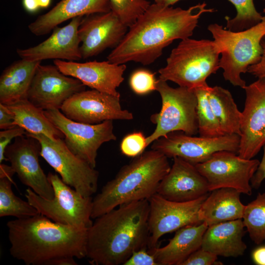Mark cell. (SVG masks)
Segmentation results:
<instances>
[{
    "instance_id": "obj_24",
    "label": "cell",
    "mask_w": 265,
    "mask_h": 265,
    "mask_svg": "<svg viewBox=\"0 0 265 265\" xmlns=\"http://www.w3.org/2000/svg\"><path fill=\"white\" fill-rule=\"evenodd\" d=\"M244 228L242 219L208 226L203 235L201 248L217 256H242L247 248L242 240Z\"/></svg>"
},
{
    "instance_id": "obj_8",
    "label": "cell",
    "mask_w": 265,
    "mask_h": 265,
    "mask_svg": "<svg viewBox=\"0 0 265 265\" xmlns=\"http://www.w3.org/2000/svg\"><path fill=\"white\" fill-rule=\"evenodd\" d=\"M47 176L53 189V198H44L29 187L26 189L27 201L39 213L55 222L88 230L93 223L92 197L82 196L56 174L49 172Z\"/></svg>"
},
{
    "instance_id": "obj_29",
    "label": "cell",
    "mask_w": 265,
    "mask_h": 265,
    "mask_svg": "<svg viewBox=\"0 0 265 265\" xmlns=\"http://www.w3.org/2000/svg\"><path fill=\"white\" fill-rule=\"evenodd\" d=\"M12 184V176L0 177V217L23 218L39 214L27 201H25L14 194Z\"/></svg>"
},
{
    "instance_id": "obj_3",
    "label": "cell",
    "mask_w": 265,
    "mask_h": 265,
    "mask_svg": "<svg viewBox=\"0 0 265 265\" xmlns=\"http://www.w3.org/2000/svg\"><path fill=\"white\" fill-rule=\"evenodd\" d=\"M10 253L27 265H50L63 257H86L88 230L52 221L39 213L7 223Z\"/></svg>"
},
{
    "instance_id": "obj_28",
    "label": "cell",
    "mask_w": 265,
    "mask_h": 265,
    "mask_svg": "<svg viewBox=\"0 0 265 265\" xmlns=\"http://www.w3.org/2000/svg\"><path fill=\"white\" fill-rule=\"evenodd\" d=\"M208 98L224 132L240 136L241 112L238 109L230 92L219 86H209Z\"/></svg>"
},
{
    "instance_id": "obj_33",
    "label": "cell",
    "mask_w": 265,
    "mask_h": 265,
    "mask_svg": "<svg viewBox=\"0 0 265 265\" xmlns=\"http://www.w3.org/2000/svg\"><path fill=\"white\" fill-rule=\"evenodd\" d=\"M110 3L111 11L128 27L151 4L147 0H110Z\"/></svg>"
},
{
    "instance_id": "obj_17",
    "label": "cell",
    "mask_w": 265,
    "mask_h": 265,
    "mask_svg": "<svg viewBox=\"0 0 265 265\" xmlns=\"http://www.w3.org/2000/svg\"><path fill=\"white\" fill-rule=\"evenodd\" d=\"M238 155L252 159L265 144V78L246 85Z\"/></svg>"
},
{
    "instance_id": "obj_6",
    "label": "cell",
    "mask_w": 265,
    "mask_h": 265,
    "mask_svg": "<svg viewBox=\"0 0 265 265\" xmlns=\"http://www.w3.org/2000/svg\"><path fill=\"white\" fill-rule=\"evenodd\" d=\"M263 12L260 23L242 31H230L216 23L208 26L221 54L219 67L223 69V77L234 86L244 89L246 84L241 74L261 59V42L265 35V8Z\"/></svg>"
},
{
    "instance_id": "obj_41",
    "label": "cell",
    "mask_w": 265,
    "mask_h": 265,
    "mask_svg": "<svg viewBox=\"0 0 265 265\" xmlns=\"http://www.w3.org/2000/svg\"><path fill=\"white\" fill-rule=\"evenodd\" d=\"M264 154L261 161L260 162L258 168L251 180L252 187L258 189L265 179V144L263 146Z\"/></svg>"
},
{
    "instance_id": "obj_16",
    "label": "cell",
    "mask_w": 265,
    "mask_h": 265,
    "mask_svg": "<svg viewBox=\"0 0 265 265\" xmlns=\"http://www.w3.org/2000/svg\"><path fill=\"white\" fill-rule=\"evenodd\" d=\"M40 151L39 141L25 134L15 138L6 148L4 156L24 185L41 197L51 200L54 191L40 165Z\"/></svg>"
},
{
    "instance_id": "obj_12",
    "label": "cell",
    "mask_w": 265,
    "mask_h": 265,
    "mask_svg": "<svg viewBox=\"0 0 265 265\" xmlns=\"http://www.w3.org/2000/svg\"><path fill=\"white\" fill-rule=\"evenodd\" d=\"M239 143L240 136L236 134L206 137L174 132L154 141L151 148L168 158L179 157L195 165L207 161L218 151L238 154Z\"/></svg>"
},
{
    "instance_id": "obj_23",
    "label": "cell",
    "mask_w": 265,
    "mask_h": 265,
    "mask_svg": "<svg viewBox=\"0 0 265 265\" xmlns=\"http://www.w3.org/2000/svg\"><path fill=\"white\" fill-rule=\"evenodd\" d=\"M208 227L205 222L182 227L176 231L166 245L156 246L148 251L159 265H182L192 253L201 247Z\"/></svg>"
},
{
    "instance_id": "obj_39",
    "label": "cell",
    "mask_w": 265,
    "mask_h": 265,
    "mask_svg": "<svg viewBox=\"0 0 265 265\" xmlns=\"http://www.w3.org/2000/svg\"><path fill=\"white\" fill-rule=\"evenodd\" d=\"M263 49L262 55L260 61L250 66L247 72L259 78H265V35L261 42Z\"/></svg>"
},
{
    "instance_id": "obj_37",
    "label": "cell",
    "mask_w": 265,
    "mask_h": 265,
    "mask_svg": "<svg viewBox=\"0 0 265 265\" xmlns=\"http://www.w3.org/2000/svg\"><path fill=\"white\" fill-rule=\"evenodd\" d=\"M26 132L23 128L15 126L10 129L2 130L0 132V163L7 160L4 153L7 147L13 138L25 135Z\"/></svg>"
},
{
    "instance_id": "obj_46",
    "label": "cell",
    "mask_w": 265,
    "mask_h": 265,
    "mask_svg": "<svg viewBox=\"0 0 265 265\" xmlns=\"http://www.w3.org/2000/svg\"><path fill=\"white\" fill-rule=\"evenodd\" d=\"M180 0H164L163 4L167 6H172Z\"/></svg>"
},
{
    "instance_id": "obj_1",
    "label": "cell",
    "mask_w": 265,
    "mask_h": 265,
    "mask_svg": "<svg viewBox=\"0 0 265 265\" xmlns=\"http://www.w3.org/2000/svg\"><path fill=\"white\" fill-rule=\"evenodd\" d=\"M205 2L187 9L154 3L130 26L120 44L107 60L117 64L133 61L148 65L175 40L189 38L205 13L213 12Z\"/></svg>"
},
{
    "instance_id": "obj_11",
    "label": "cell",
    "mask_w": 265,
    "mask_h": 265,
    "mask_svg": "<svg viewBox=\"0 0 265 265\" xmlns=\"http://www.w3.org/2000/svg\"><path fill=\"white\" fill-rule=\"evenodd\" d=\"M237 154L228 151H218L207 161L195 165L207 180L210 192L228 187L240 193L252 194L251 180L260 161L243 159Z\"/></svg>"
},
{
    "instance_id": "obj_22",
    "label": "cell",
    "mask_w": 265,
    "mask_h": 265,
    "mask_svg": "<svg viewBox=\"0 0 265 265\" xmlns=\"http://www.w3.org/2000/svg\"><path fill=\"white\" fill-rule=\"evenodd\" d=\"M110 11V0H61L49 11L29 24L28 28L35 35H44L69 19Z\"/></svg>"
},
{
    "instance_id": "obj_15",
    "label": "cell",
    "mask_w": 265,
    "mask_h": 265,
    "mask_svg": "<svg viewBox=\"0 0 265 265\" xmlns=\"http://www.w3.org/2000/svg\"><path fill=\"white\" fill-rule=\"evenodd\" d=\"M79 80L66 76L55 65L37 67L28 90L26 99L38 108L60 109L74 94L85 90Z\"/></svg>"
},
{
    "instance_id": "obj_2",
    "label": "cell",
    "mask_w": 265,
    "mask_h": 265,
    "mask_svg": "<svg viewBox=\"0 0 265 265\" xmlns=\"http://www.w3.org/2000/svg\"><path fill=\"white\" fill-rule=\"evenodd\" d=\"M149 203L125 204L95 218L88 230L86 257L96 265H123L148 245Z\"/></svg>"
},
{
    "instance_id": "obj_34",
    "label": "cell",
    "mask_w": 265,
    "mask_h": 265,
    "mask_svg": "<svg viewBox=\"0 0 265 265\" xmlns=\"http://www.w3.org/2000/svg\"><path fill=\"white\" fill-rule=\"evenodd\" d=\"M157 82L155 73L145 69L135 70L129 80L132 90L136 94L141 95L156 90Z\"/></svg>"
},
{
    "instance_id": "obj_27",
    "label": "cell",
    "mask_w": 265,
    "mask_h": 265,
    "mask_svg": "<svg viewBox=\"0 0 265 265\" xmlns=\"http://www.w3.org/2000/svg\"><path fill=\"white\" fill-rule=\"evenodd\" d=\"M6 106L13 114L14 125L23 128L26 132L44 134L53 139L64 137L63 133L46 116L44 110L27 99Z\"/></svg>"
},
{
    "instance_id": "obj_5",
    "label": "cell",
    "mask_w": 265,
    "mask_h": 265,
    "mask_svg": "<svg viewBox=\"0 0 265 265\" xmlns=\"http://www.w3.org/2000/svg\"><path fill=\"white\" fill-rule=\"evenodd\" d=\"M220 54L213 40H181L159 70V79L193 90L208 85L207 78L220 68Z\"/></svg>"
},
{
    "instance_id": "obj_43",
    "label": "cell",
    "mask_w": 265,
    "mask_h": 265,
    "mask_svg": "<svg viewBox=\"0 0 265 265\" xmlns=\"http://www.w3.org/2000/svg\"><path fill=\"white\" fill-rule=\"evenodd\" d=\"M25 9L30 13H36L40 8L37 0H22Z\"/></svg>"
},
{
    "instance_id": "obj_9",
    "label": "cell",
    "mask_w": 265,
    "mask_h": 265,
    "mask_svg": "<svg viewBox=\"0 0 265 265\" xmlns=\"http://www.w3.org/2000/svg\"><path fill=\"white\" fill-rule=\"evenodd\" d=\"M26 135L37 139L40 156L58 173L62 180L82 196L91 197L98 187L99 172L89 163L74 155L62 138L51 139L42 134Z\"/></svg>"
},
{
    "instance_id": "obj_32",
    "label": "cell",
    "mask_w": 265,
    "mask_h": 265,
    "mask_svg": "<svg viewBox=\"0 0 265 265\" xmlns=\"http://www.w3.org/2000/svg\"><path fill=\"white\" fill-rule=\"evenodd\" d=\"M236 8L237 14L231 19L226 17L225 28L232 31L248 29L260 23L263 16L257 11L254 0H228Z\"/></svg>"
},
{
    "instance_id": "obj_19",
    "label": "cell",
    "mask_w": 265,
    "mask_h": 265,
    "mask_svg": "<svg viewBox=\"0 0 265 265\" xmlns=\"http://www.w3.org/2000/svg\"><path fill=\"white\" fill-rule=\"evenodd\" d=\"M83 16L71 19L63 27H55L51 36L40 44L26 49H17L21 59L33 61L54 59L77 61L82 59L78 29Z\"/></svg>"
},
{
    "instance_id": "obj_36",
    "label": "cell",
    "mask_w": 265,
    "mask_h": 265,
    "mask_svg": "<svg viewBox=\"0 0 265 265\" xmlns=\"http://www.w3.org/2000/svg\"><path fill=\"white\" fill-rule=\"evenodd\" d=\"M217 260V255L201 247L192 253L182 265H222Z\"/></svg>"
},
{
    "instance_id": "obj_13",
    "label": "cell",
    "mask_w": 265,
    "mask_h": 265,
    "mask_svg": "<svg viewBox=\"0 0 265 265\" xmlns=\"http://www.w3.org/2000/svg\"><path fill=\"white\" fill-rule=\"evenodd\" d=\"M209 194L187 202L167 200L157 193L149 199V229L150 248L156 246L164 235L188 225L202 223L199 218V211Z\"/></svg>"
},
{
    "instance_id": "obj_47",
    "label": "cell",
    "mask_w": 265,
    "mask_h": 265,
    "mask_svg": "<svg viewBox=\"0 0 265 265\" xmlns=\"http://www.w3.org/2000/svg\"><path fill=\"white\" fill-rule=\"evenodd\" d=\"M155 3L159 4H163L164 0H154Z\"/></svg>"
},
{
    "instance_id": "obj_42",
    "label": "cell",
    "mask_w": 265,
    "mask_h": 265,
    "mask_svg": "<svg viewBox=\"0 0 265 265\" xmlns=\"http://www.w3.org/2000/svg\"><path fill=\"white\" fill-rule=\"evenodd\" d=\"M253 262L258 265H265V246H261L254 250L252 254Z\"/></svg>"
},
{
    "instance_id": "obj_40",
    "label": "cell",
    "mask_w": 265,
    "mask_h": 265,
    "mask_svg": "<svg viewBox=\"0 0 265 265\" xmlns=\"http://www.w3.org/2000/svg\"><path fill=\"white\" fill-rule=\"evenodd\" d=\"M15 126L12 112L5 105L0 103V129L6 130Z\"/></svg>"
},
{
    "instance_id": "obj_26",
    "label": "cell",
    "mask_w": 265,
    "mask_h": 265,
    "mask_svg": "<svg viewBox=\"0 0 265 265\" xmlns=\"http://www.w3.org/2000/svg\"><path fill=\"white\" fill-rule=\"evenodd\" d=\"M41 63L21 59L3 70L0 76V103L8 105L26 99L36 70Z\"/></svg>"
},
{
    "instance_id": "obj_35",
    "label": "cell",
    "mask_w": 265,
    "mask_h": 265,
    "mask_svg": "<svg viewBox=\"0 0 265 265\" xmlns=\"http://www.w3.org/2000/svg\"><path fill=\"white\" fill-rule=\"evenodd\" d=\"M146 138L142 132H134L125 136L120 144L122 153L129 157H136L144 152Z\"/></svg>"
},
{
    "instance_id": "obj_44",
    "label": "cell",
    "mask_w": 265,
    "mask_h": 265,
    "mask_svg": "<svg viewBox=\"0 0 265 265\" xmlns=\"http://www.w3.org/2000/svg\"><path fill=\"white\" fill-rule=\"evenodd\" d=\"M73 257H63L53 261L50 265H77Z\"/></svg>"
},
{
    "instance_id": "obj_45",
    "label": "cell",
    "mask_w": 265,
    "mask_h": 265,
    "mask_svg": "<svg viewBox=\"0 0 265 265\" xmlns=\"http://www.w3.org/2000/svg\"><path fill=\"white\" fill-rule=\"evenodd\" d=\"M37 1L39 7L42 8H48L51 3V0H37Z\"/></svg>"
},
{
    "instance_id": "obj_21",
    "label": "cell",
    "mask_w": 265,
    "mask_h": 265,
    "mask_svg": "<svg viewBox=\"0 0 265 265\" xmlns=\"http://www.w3.org/2000/svg\"><path fill=\"white\" fill-rule=\"evenodd\" d=\"M173 159V163L160 181L156 193L176 202L190 201L208 194V182L195 164L179 157Z\"/></svg>"
},
{
    "instance_id": "obj_7",
    "label": "cell",
    "mask_w": 265,
    "mask_h": 265,
    "mask_svg": "<svg viewBox=\"0 0 265 265\" xmlns=\"http://www.w3.org/2000/svg\"><path fill=\"white\" fill-rule=\"evenodd\" d=\"M156 90L161 97V107L159 112L150 117L156 128L146 138V147L174 132L196 134L198 132L197 100L194 90L182 86L172 87L160 79L157 80Z\"/></svg>"
},
{
    "instance_id": "obj_20",
    "label": "cell",
    "mask_w": 265,
    "mask_h": 265,
    "mask_svg": "<svg viewBox=\"0 0 265 265\" xmlns=\"http://www.w3.org/2000/svg\"><path fill=\"white\" fill-rule=\"evenodd\" d=\"M53 62L63 74L79 80L91 89L120 96L117 89L124 80L125 64H115L108 60L82 63L55 59Z\"/></svg>"
},
{
    "instance_id": "obj_14",
    "label": "cell",
    "mask_w": 265,
    "mask_h": 265,
    "mask_svg": "<svg viewBox=\"0 0 265 265\" xmlns=\"http://www.w3.org/2000/svg\"><path fill=\"white\" fill-rule=\"evenodd\" d=\"M120 98L95 89L84 90L68 98L60 110L72 120L88 124L132 119V113L122 108Z\"/></svg>"
},
{
    "instance_id": "obj_30",
    "label": "cell",
    "mask_w": 265,
    "mask_h": 265,
    "mask_svg": "<svg viewBox=\"0 0 265 265\" xmlns=\"http://www.w3.org/2000/svg\"><path fill=\"white\" fill-rule=\"evenodd\" d=\"M206 85L193 89L197 97L196 107L198 133L206 137H214L225 134L214 114L208 98V88Z\"/></svg>"
},
{
    "instance_id": "obj_18",
    "label": "cell",
    "mask_w": 265,
    "mask_h": 265,
    "mask_svg": "<svg viewBox=\"0 0 265 265\" xmlns=\"http://www.w3.org/2000/svg\"><path fill=\"white\" fill-rule=\"evenodd\" d=\"M129 27L112 11L84 16L78 33L82 59L97 55L121 42Z\"/></svg>"
},
{
    "instance_id": "obj_25",
    "label": "cell",
    "mask_w": 265,
    "mask_h": 265,
    "mask_svg": "<svg viewBox=\"0 0 265 265\" xmlns=\"http://www.w3.org/2000/svg\"><path fill=\"white\" fill-rule=\"evenodd\" d=\"M199 211V218L208 226L221 222L242 219L245 205L239 192L232 188H220L211 191Z\"/></svg>"
},
{
    "instance_id": "obj_4",
    "label": "cell",
    "mask_w": 265,
    "mask_h": 265,
    "mask_svg": "<svg viewBox=\"0 0 265 265\" xmlns=\"http://www.w3.org/2000/svg\"><path fill=\"white\" fill-rule=\"evenodd\" d=\"M168 158L152 149L123 166L92 200L91 218L95 219L122 205L148 200L170 169Z\"/></svg>"
},
{
    "instance_id": "obj_10",
    "label": "cell",
    "mask_w": 265,
    "mask_h": 265,
    "mask_svg": "<svg viewBox=\"0 0 265 265\" xmlns=\"http://www.w3.org/2000/svg\"><path fill=\"white\" fill-rule=\"evenodd\" d=\"M44 113L63 133L64 141L68 148L94 168L96 167L97 152L101 146L117 139L112 120L88 124L68 118L58 109L44 110Z\"/></svg>"
},
{
    "instance_id": "obj_38",
    "label": "cell",
    "mask_w": 265,
    "mask_h": 265,
    "mask_svg": "<svg viewBox=\"0 0 265 265\" xmlns=\"http://www.w3.org/2000/svg\"><path fill=\"white\" fill-rule=\"evenodd\" d=\"M123 265H159L145 248L135 251Z\"/></svg>"
},
{
    "instance_id": "obj_31",
    "label": "cell",
    "mask_w": 265,
    "mask_h": 265,
    "mask_svg": "<svg viewBox=\"0 0 265 265\" xmlns=\"http://www.w3.org/2000/svg\"><path fill=\"white\" fill-rule=\"evenodd\" d=\"M242 219L252 240L259 244L265 240V192L245 205Z\"/></svg>"
}]
</instances>
